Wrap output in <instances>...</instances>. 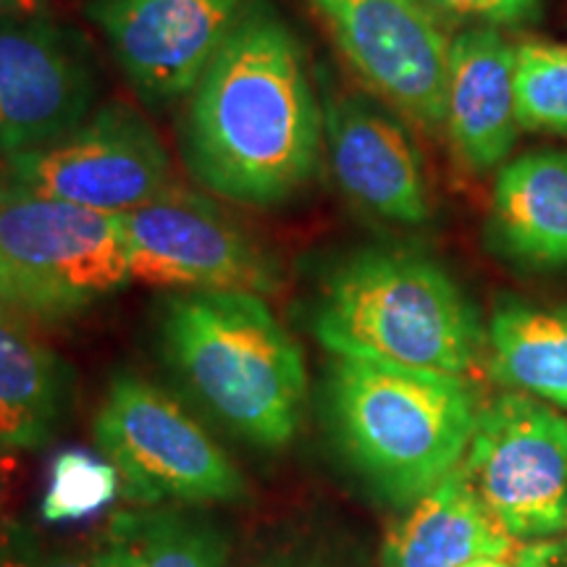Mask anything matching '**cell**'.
Instances as JSON below:
<instances>
[{"mask_svg":"<svg viewBox=\"0 0 567 567\" xmlns=\"http://www.w3.org/2000/svg\"><path fill=\"white\" fill-rule=\"evenodd\" d=\"M517 551H520V549H517ZM517 551H515V555H507V557H486V559H476V563H471V565H465V567H515Z\"/></svg>","mask_w":567,"mask_h":567,"instance_id":"4316f807","label":"cell"},{"mask_svg":"<svg viewBox=\"0 0 567 567\" xmlns=\"http://www.w3.org/2000/svg\"><path fill=\"white\" fill-rule=\"evenodd\" d=\"M229 549L216 517L161 505L113 515L92 557L101 567H226Z\"/></svg>","mask_w":567,"mask_h":567,"instance_id":"d6986e66","label":"cell"},{"mask_svg":"<svg viewBox=\"0 0 567 567\" xmlns=\"http://www.w3.org/2000/svg\"><path fill=\"white\" fill-rule=\"evenodd\" d=\"M250 0H95L97 24L132 87L151 101L189 95Z\"/></svg>","mask_w":567,"mask_h":567,"instance_id":"7c38bea8","label":"cell"},{"mask_svg":"<svg viewBox=\"0 0 567 567\" xmlns=\"http://www.w3.org/2000/svg\"><path fill=\"white\" fill-rule=\"evenodd\" d=\"M132 279L174 292L271 295L279 266L208 197L172 193L122 216Z\"/></svg>","mask_w":567,"mask_h":567,"instance_id":"9c48e42d","label":"cell"},{"mask_svg":"<svg viewBox=\"0 0 567 567\" xmlns=\"http://www.w3.org/2000/svg\"><path fill=\"white\" fill-rule=\"evenodd\" d=\"M520 547L478 499L460 463L394 523L381 549V567H465L515 555Z\"/></svg>","mask_w":567,"mask_h":567,"instance_id":"9a60e30c","label":"cell"},{"mask_svg":"<svg viewBox=\"0 0 567 567\" xmlns=\"http://www.w3.org/2000/svg\"><path fill=\"white\" fill-rule=\"evenodd\" d=\"M488 371L509 392L567 410V305L505 302L486 329Z\"/></svg>","mask_w":567,"mask_h":567,"instance_id":"ac0fdd59","label":"cell"},{"mask_svg":"<svg viewBox=\"0 0 567 567\" xmlns=\"http://www.w3.org/2000/svg\"><path fill=\"white\" fill-rule=\"evenodd\" d=\"M323 421L368 486L413 505L463 463L476 396L463 375L334 358L323 379Z\"/></svg>","mask_w":567,"mask_h":567,"instance_id":"277c9868","label":"cell"},{"mask_svg":"<svg viewBox=\"0 0 567 567\" xmlns=\"http://www.w3.org/2000/svg\"><path fill=\"white\" fill-rule=\"evenodd\" d=\"M360 82L425 132L444 130L452 38L425 0H310Z\"/></svg>","mask_w":567,"mask_h":567,"instance_id":"30bf717a","label":"cell"},{"mask_svg":"<svg viewBox=\"0 0 567 567\" xmlns=\"http://www.w3.org/2000/svg\"><path fill=\"white\" fill-rule=\"evenodd\" d=\"M310 331L334 358L465 375L486 352L478 310L429 255L368 247L326 276Z\"/></svg>","mask_w":567,"mask_h":567,"instance_id":"3957f363","label":"cell"},{"mask_svg":"<svg viewBox=\"0 0 567 567\" xmlns=\"http://www.w3.org/2000/svg\"><path fill=\"white\" fill-rule=\"evenodd\" d=\"M6 488H9V460H6V452H0V513H3Z\"/></svg>","mask_w":567,"mask_h":567,"instance_id":"83f0119b","label":"cell"},{"mask_svg":"<svg viewBox=\"0 0 567 567\" xmlns=\"http://www.w3.org/2000/svg\"><path fill=\"white\" fill-rule=\"evenodd\" d=\"M436 17L467 27H523L542 13V0H425Z\"/></svg>","mask_w":567,"mask_h":567,"instance_id":"7402d4cb","label":"cell"},{"mask_svg":"<svg viewBox=\"0 0 567 567\" xmlns=\"http://www.w3.org/2000/svg\"><path fill=\"white\" fill-rule=\"evenodd\" d=\"M3 163L9 182L27 193L111 216H126L179 187L161 137L124 103L90 111L61 140Z\"/></svg>","mask_w":567,"mask_h":567,"instance_id":"ba28073f","label":"cell"},{"mask_svg":"<svg viewBox=\"0 0 567 567\" xmlns=\"http://www.w3.org/2000/svg\"><path fill=\"white\" fill-rule=\"evenodd\" d=\"M444 132L467 172L486 174L507 161L517 132L515 45L494 27H465L446 63Z\"/></svg>","mask_w":567,"mask_h":567,"instance_id":"5bb4252c","label":"cell"},{"mask_svg":"<svg viewBox=\"0 0 567 567\" xmlns=\"http://www.w3.org/2000/svg\"><path fill=\"white\" fill-rule=\"evenodd\" d=\"M187 97L182 151L208 193L271 208L318 174L323 103L295 32L264 0L247 6Z\"/></svg>","mask_w":567,"mask_h":567,"instance_id":"6da1fadb","label":"cell"},{"mask_svg":"<svg viewBox=\"0 0 567 567\" xmlns=\"http://www.w3.org/2000/svg\"><path fill=\"white\" fill-rule=\"evenodd\" d=\"M0 308H6V302H3V295H0Z\"/></svg>","mask_w":567,"mask_h":567,"instance_id":"f1b7e54d","label":"cell"},{"mask_svg":"<svg viewBox=\"0 0 567 567\" xmlns=\"http://www.w3.org/2000/svg\"><path fill=\"white\" fill-rule=\"evenodd\" d=\"M496 247L523 266H567V153L517 155L496 174L492 195Z\"/></svg>","mask_w":567,"mask_h":567,"instance_id":"2e32d148","label":"cell"},{"mask_svg":"<svg viewBox=\"0 0 567 567\" xmlns=\"http://www.w3.org/2000/svg\"><path fill=\"white\" fill-rule=\"evenodd\" d=\"M63 396L66 375L59 358L17 310L0 308V452L45 444L61 417Z\"/></svg>","mask_w":567,"mask_h":567,"instance_id":"e0dca14e","label":"cell"},{"mask_svg":"<svg viewBox=\"0 0 567 567\" xmlns=\"http://www.w3.org/2000/svg\"><path fill=\"white\" fill-rule=\"evenodd\" d=\"M95 74L74 32L42 17H0V158L38 151L92 111Z\"/></svg>","mask_w":567,"mask_h":567,"instance_id":"8fae6325","label":"cell"},{"mask_svg":"<svg viewBox=\"0 0 567 567\" xmlns=\"http://www.w3.org/2000/svg\"><path fill=\"white\" fill-rule=\"evenodd\" d=\"M252 567H331L326 559L302 549H281L271 551L264 559H258Z\"/></svg>","mask_w":567,"mask_h":567,"instance_id":"d4e9b609","label":"cell"},{"mask_svg":"<svg viewBox=\"0 0 567 567\" xmlns=\"http://www.w3.org/2000/svg\"><path fill=\"white\" fill-rule=\"evenodd\" d=\"M132 281L122 216L0 184V295L6 308L66 321Z\"/></svg>","mask_w":567,"mask_h":567,"instance_id":"5b68a950","label":"cell"},{"mask_svg":"<svg viewBox=\"0 0 567 567\" xmlns=\"http://www.w3.org/2000/svg\"><path fill=\"white\" fill-rule=\"evenodd\" d=\"M95 444L137 507L229 505L247 481L187 408L153 381L118 373L95 415Z\"/></svg>","mask_w":567,"mask_h":567,"instance_id":"8992f818","label":"cell"},{"mask_svg":"<svg viewBox=\"0 0 567 567\" xmlns=\"http://www.w3.org/2000/svg\"><path fill=\"white\" fill-rule=\"evenodd\" d=\"M0 567H101L95 557L63 555V551H42L32 544H11V549L0 557Z\"/></svg>","mask_w":567,"mask_h":567,"instance_id":"603a6c76","label":"cell"},{"mask_svg":"<svg viewBox=\"0 0 567 567\" xmlns=\"http://www.w3.org/2000/svg\"><path fill=\"white\" fill-rule=\"evenodd\" d=\"M48 0H0V17H34Z\"/></svg>","mask_w":567,"mask_h":567,"instance_id":"484cf974","label":"cell"},{"mask_svg":"<svg viewBox=\"0 0 567 567\" xmlns=\"http://www.w3.org/2000/svg\"><path fill=\"white\" fill-rule=\"evenodd\" d=\"M163 360L187 394L255 450L295 442L308 371L260 295L174 292L161 310Z\"/></svg>","mask_w":567,"mask_h":567,"instance_id":"7a4b0ae2","label":"cell"},{"mask_svg":"<svg viewBox=\"0 0 567 567\" xmlns=\"http://www.w3.org/2000/svg\"><path fill=\"white\" fill-rule=\"evenodd\" d=\"M118 496H122V476L109 460L84 450H66L53 460L40 515L51 526L80 523L113 505Z\"/></svg>","mask_w":567,"mask_h":567,"instance_id":"44dd1931","label":"cell"},{"mask_svg":"<svg viewBox=\"0 0 567 567\" xmlns=\"http://www.w3.org/2000/svg\"><path fill=\"white\" fill-rule=\"evenodd\" d=\"M515 111L523 132L567 137V45H515Z\"/></svg>","mask_w":567,"mask_h":567,"instance_id":"ffe728a7","label":"cell"},{"mask_svg":"<svg viewBox=\"0 0 567 567\" xmlns=\"http://www.w3.org/2000/svg\"><path fill=\"white\" fill-rule=\"evenodd\" d=\"M515 567H567V536L523 544Z\"/></svg>","mask_w":567,"mask_h":567,"instance_id":"cb8c5ba5","label":"cell"},{"mask_svg":"<svg viewBox=\"0 0 567 567\" xmlns=\"http://www.w3.org/2000/svg\"><path fill=\"white\" fill-rule=\"evenodd\" d=\"M463 471L515 542L567 536V417L520 392L478 410Z\"/></svg>","mask_w":567,"mask_h":567,"instance_id":"52a82bcc","label":"cell"},{"mask_svg":"<svg viewBox=\"0 0 567 567\" xmlns=\"http://www.w3.org/2000/svg\"><path fill=\"white\" fill-rule=\"evenodd\" d=\"M323 151L337 184L354 205L392 224L429 221L423 155L389 105L352 92L326 95Z\"/></svg>","mask_w":567,"mask_h":567,"instance_id":"4fadbf2b","label":"cell"}]
</instances>
